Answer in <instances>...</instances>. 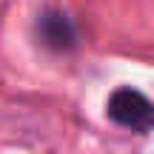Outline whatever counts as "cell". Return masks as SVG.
<instances>
[{
  "instance_id": "obj_1",
  "label": "cell",
  "mask_w": 154,
  "mask_h": 154,
  "mask_svg": "<svg viewBox=\"0 0 154 154\" xmlns=\"http://www.w3.org/2000/svg\"><path fill=\"white\" fill-rule=\"evenodd\" d=\"M106 117L114 126L134 134H149L154 126L151 100L134 86H117L106 100Z\"/></svg>"
},
{
  "instance_id": "obj_2",
  "label": "cell",
  "mask_w": 154,
  "mask_h": 154,
  "mask_svg": "<svg viewBox=\"0 0 154 154\" xmlns=\"http://www.w3.org/2000/svg\"><path fill=\"white\" fill-rule=\"evenodd\" d=\"M34 40L43 46L46 51L54 54H69L80 46V26L74 23V17L63 9L46 6L40 9V14L34 17Z\"/></svg>"
}]
</instances>
